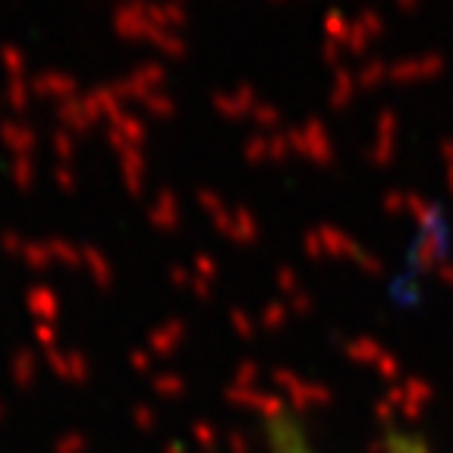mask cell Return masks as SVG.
<instances>
[{"mask_svg":"<svg viewBox=\"0 0 453 453\" xmlns=\"http://www.w3.org/2000/svg\"><path fill=\"white\" fill-rule=\"evenodd\" d=\"M268 447H271V453H321L319 447L309 441L303 425H299L293 416H287V412L271 418Z\"/></svg>","mask_w":453,"mask_h":453,"instance_id":"obj_1","label":"cell"}]
</instances>
